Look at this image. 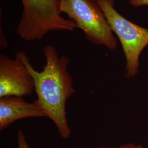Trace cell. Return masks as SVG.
I'll return each mask as SVG.
<instances>
[{
  "instance_id": "1",
  "label": "cell",
  "mask_w": 148,
  "mask_h": 148,
  "mask_svg": "<svg viewBox=\"0 0 148 148\" xmlns=\"http://www.w3.org/2000/svg\"><path fill=\"white\" fill-rule=\"evenodd\" d=\"M46 64L41 71L35 69L27 54L22 51L16 54L26 65L34 81L36 101L42 107L46 117L52 121L61 137L69 139L71 135L66 112V104L75 92L73 80L68 71L70 59L59 56L54 46L44 48Z\"/></svg>"
},
{
  "instance_id": "2",
  "label": "cell",
  "mask_w": 148,
  "mask_h": 148,
  "mask_svg": "<svg viewBox=\"0 0 148 148\" xmlns=\"http://www.w3.org/2000/svg\"><path fill=\"white\" fill-rule=\"evenodd\" d=\"M23 13L16 32L25 41L42 39L49 32H73L76 24L62 15L60 0H21Z\"/></svg>"
},
{
  "instance_id": "3",
  "label": "cell",
  "mask_w": 148,
  "mask_h": 148,
  "mask_svg": "<svg viewBox=\"0 0 148 148\" xmlns=\"http://www.w3.org/2000/svg\"><path fill=\"white\" fill-rule=\"evenodd\" d=\"M60 8L90 42L110 50L116 48V37L96 0H60Z\"/></svg>"
},
{
  "instance_id": "4",
  "label": "cell",
  "mask_w": 148,
  "mask_h": 148,
  "mask_svg": "<svg viewBox=\"0 0 148 148\" xmlns=\"http://www.w3.org/2000/svg\"><path fill=\"white\" fill-rule=\"evenodd\" d=\"M96 1L121 44L126 61V76H135L139 68L140 56L148 45V29L136 25L122 16L114 7L115 0Z\"/></svg>"
},
{
  "instance_id": "5",
  "label": "cell",
  "mask_w": 148,
  "mask_h": 148,
  "mask_svg": "<svg viewBox=\"0 0 148 148\" xmlns=\"http://www.w3.org/2000/svg\"><path fill=\"white\" fill-rule=\"evenodd\" d=\"M35 92L34 81L26 65L17 57L0 56V98L24 97Z\"/></svg>"
},
{
  "instance_id": "6",
  "label": "cell",
  "mask_w": 148,
  "mask_h": 148,
  "mask_svg": "<svg viewBox=\"0 0 148 148\" xmlns=\"http://www.w3.org/2000/svg\"><path fill=\"white\" fill-rule=\"evenodd\" d=\"M46 117L42 107L36 101L30 103L21 97L0 98V130L7 128L13 122L29 117Z\"/></svg>"
},
{
  "instance_id": "7",
  "label": "cell",
  "mask_w": 148,
  "mask_h": 148,
  "mask_svg": "<svg viewBox=\"0 0 148 148\" xmlns=\"http://www.w3.org/2000/svg\"><path fill=\"white\" fill-rule=\"evenodd\" d=\"M18 148H30L27 142L26 136L21 130H19L18 133Z\"/></svg>"
},
{
  "instance_id": "8",
  "label": "cell",
  "mask_w": 148,
  "mask_h": 148,
  "mask_svg": "<svg viewBox=\"0 0 148 148\" xmlns=\"http://www.w3.org/2000/svg\"><path fill=\"white\" fill-rule=\"evenodd\" d=\"M130 3L135 7L148 5V0H130Z\"/></svg>"
},
{
  "instance_id": "9",
  "label": "cell",
  "mask_w": 148,
  "mask_h": 148,
  "mask_svg": "<svg viewBox=\"0 0 148 148\" xmlns=\"http://www.w3.org/2000/svg\"><path fill=\"white\" fill-rule=\"evenodd\" d=\"M99 148H113L111 147H101ZM143 148V147L140 145H135L134 144H127L125 145H122L118 148Z\"/></svg>"
}]
</instances>
